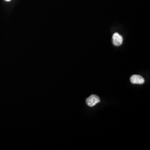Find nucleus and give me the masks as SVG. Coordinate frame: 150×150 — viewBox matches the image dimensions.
Instances as JSON below:
<instances>
[{
  "mask_svg": "<svg viewBox=\"0 0 150 150\" xmlns=\"http://www.w3.org/2000/svg\"><path fill=\"white\" fill-rule=\"evenodd\" d=\"M87 105L90 107H93L96 105L97 103L100 102V98L95 95H92L88 97L86 100Z\"/></svg>",
  "mask_w": 150,
  "mask_h": 150,
  "instance_id": "nucleus-1",
  "label": "nucleus"
},
{
  "mask_svg": "<svg viewBox=\"0 0 150 150\" xmlns=\"http://www.w3.org/2000/svg\"><path fill=\"white\" fill-rule=\"evenodd\" d=\"M112 42L116 46L121 45L123 42V38L118 33H115L112 36Z\"/></svg>",
  "mask_w": 150,
  "mask_h": 150,
  "instance_id": "nucleus-2",
  "label": "nucleus"
},
{
  "mask_svg": "<svg viewBox=\"0 0 150 150\" xmlns=\"http://www.w3.org/2000/svg\"><path fill=\"white\" fill-rule=\"evenodd\" d=\"M130 81L134 84L142 85L145 82V80L141 76L134 75L131 77Z\"/></svg>",
  "mask_w": 150,
  "mask_h": 150,
  "instance_id": "nucleus-3",
  "label": "nucleus"
},
{
  "mask_svg": "<svg viewBox=\"0 0 150 150\" xmlns=\"http://www.w3.org/2000/svg\"><path fill=\"white\" fill-rule=\"evenodd\" d=\"M5 1H10L11 0H5Z\"/></svg>",
  "mask_w": 150,
  "mask_h": 150,
  "instance_id": "nucleus-4",
  "label": "nucleus"
}]
</instances>
